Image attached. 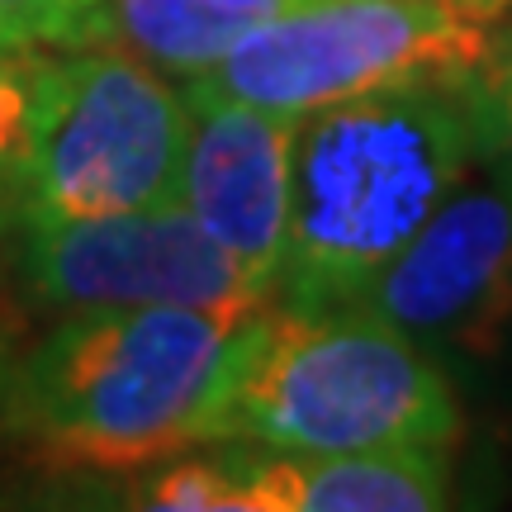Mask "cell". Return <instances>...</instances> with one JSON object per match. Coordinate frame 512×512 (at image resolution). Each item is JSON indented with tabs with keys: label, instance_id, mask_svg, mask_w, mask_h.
Instances as JSON below:
<instances>
[{
	"label": "cell",
	"instance_id": "277c9868",
	"mask_svg": "<svg viewBox=\"0 0 512 512\" xmlns=\"http://www.w3.org/2000/svg\"><path fill=\"white\" fill-rule=\"evenodd\" d=\"M185 138L190 105L162 67L119 43L53 48L15 223L105 219L176 200Z\"/></svg>",
	"mask_w": 512,
	"mask_h": 512
},
{
	"label": "cell",
	"instance_id": "7c38bea8",
	"mask_svg": "<svg viewBox=\"0 0 512 512\" xmlns=\"http://www.w3.org/2000/svg\"><path fill=\"white\" fill-rule=\"evenodd\" d=\"M53 48L29 43H0V233L19 219V190L29 171V143H34V105L38 81Z\"/></svg>",
	"mask_w": 512,
	"mask_h": 512
},
{
	"label": "cell",
	"instance_id": "52a82bcc",
	"mask_svg": "<svg viewBox=\"0 0 512 512\" xmlns=\"http://www.w3.org/2000/svg\"><path fill=\"white\" fill-rule=\"evenodd\" d=\"M351 304L441 366L494 356L512 332V195L479 166Z\"/></svg>",
	"mask_w": 512,
	"mask_h": 512
},
{
	"label": "cell",
	"instance_id": "4fadbf2b",
	"mask_svg": "<svg viewBox=\"0 0 512 512\" xmlns=\"http://www.w3.org/2000/svg\"><path fill=\"white\" fill-rule=\"evenodd\" d=\"M475 119L479 166L512 195V29H489V53L460 76Z\"/></svg>",
	"mask_w": 512,
	"mask_h": 512
},
{
	"label": "cell",
	"instance_id": "5b68a950",
	"mask_svg": "<svg viewBox=\"0 0 512 512\" xmlns=\"http://www.w3.org/2000/svg\"><path fill=\"white\" fill-rule=\"evenodd\" d=\"M484 53L489 29L451 0H294L185 86L304 119L389 86L460 81Z\"/></svg>",
	"mask_w": 512,
	"mask_h": 512
},
{
	"label": "cell",
	"instance_id": "5bb4252c",
	"mask_svg": "<svg viewBox=\"0 0 512 512\" xmlns=\"http://www.w3.org/2000/svg\"><path fill=\"white\" fill-rule=\"evenodd\" d=\"M0 43H29V48L105 43V0H0Z\"/></svg>",
	"mask_w": 512,
	"mask_h": 512
},
{
	"label": "cell",
	"instance_id": "9c48e42d",
	"mask_svg": "<svg viewBox=\"0 0 512 512\" xmlns=\"http://www.w3.org/2000/svg\"><path fill=\"white\" fill-rule=\"evenodd\" d=\"M247 484L252 512H437L451 508L456 446L375 451H261L219 441Z\"/></svg>",
	"mask_w": 512,
	"mask_h": 512
},
{
	"label": "cell",
	"instance_id": "30bf717a",
	"mask_svg": "<svg viewBox=\"0 0 512 512\" xmlns=\"http://www.w3.org/2000/svg\"><path fill=\"white\" fill-rule=\"evenodd\" d=\"M247 29L209 0H105V43L147 57L171 81L209 72Z\"/></svg>",
	"mask_w": 512,
	"mask_h": 512
},
{
	"label": "cell",
	"instance_id": "2e32d148",
	"mask_svg": "<svg viewBox=\"0 0 512 512\" xmlns=\"http://www.w3.org/2000/svg\"><path fill=\"white\" fill-rule=\"evenodd\" d=\"M456 5V15H465L470 24H484V29H494L498 19L512 15V0H451Z\"/></svg>",
	"mask_w": 512,
	"mask_h": 512
},
{
	"label": "cell",
	"instance_id": "ba28073f",
	"mask_svg": "<svg viewBox=\"0 0 512 512\" xmlns=\"http://www.w3.org/2000/svg\"><path fill=\"white\" fill-rule=\"evenodd\" d=\"M190 138L176 200L209 238L275 299V271L290 233L299 119L185 86Z\"/></svg>",
	"mask_w": 512,
	"mask_h": 512
},
{
	"label": "cell",
	"instance_id": "e0dca14e",
	"mask_svg": "<svg viewBox=\"0 0 512 512\" xmlns=\"http://www.w3.org/2000/svg\"><path fill=\"white\" fill-rule=\"evenodd\" d=\"M10 366H15V347H10V332H5V323H0V389H5Z\"/></svg>",
	"mask_w": 512,
	"mask_h": 512
},
{
	"label": "cell",
	"instance_id": "3957f363",
	"mask_svg": "<svg viewBox=\"0 0 512 512\" xmlns=\"http://www.w3.org/2000/svg\"><path fill=\"white\" fill-rule=\"evenodd\" d=\"M460 432L465 413L446 366L361 304H266L219 418V441L313 456L456 446Z\"/></svg>",
	"mask_w": 512,
	"mask_h": 512
},
{
	"label": "cell",
	"instance_id": "9a60e30c",
	"mask_svg": "<svg viewBox=\"0 0 512 512\" xmlns=\"http://www.w3.org/2000/svg\"><path fill=\"white\" fill-rule=\"evenodd\" d=\"M209 5H219L223 15L242 19V24H261V19L280 15V10H290L294 0H209Z\"/></svg>",
	"mask_w": 512,
	"mask_h": 512
},
{
	"label": "cell",
	"instance_id": "8fae6325",
	"mask_svg": "<svg viewBox=\"0 0 512 512\" xmlns=\"http://www.w3.org/2000/svg\"><path fill=\"white\" fill-rule=\"evenodd\" d=\"M128 503L162 512H252L247 484H242V475L233 470V460L219 441L157 460L152 475L133 489Z\"/></svg>",
	"mask_w": 512,
	"mask_h": 512
},
{
	"label": "cell",
	"instance_id": "7a4b0ae2",
	"mask_svg": "<svg viewBox=\"0 0 512 512\" xmlns=\"http://www.w3.org/2000/svg\"><path fill=\"white\" fill-rule=\"evenodd\" d=\"M479 171L460 81L370 91L299 119L275 304L342 309Z\"/></svg>",
	"mask_w": 512,
	"mask_h": 512
},
{
	"label": "cell",
	"instance_id": "8992f818",
	"mask_svg": "<svg viewBox=\"0 0 512 512\" xmlns=\"http://www.w3.org/2000/svg\"><path fill=\"white\" fill-rule=\"evenodd\" d=\"M5 238L24 294L57 318L95 309L271 299L181 200L105 219L15 223Z\"/></svg>",
	"mask_w": 512,
	"mask_h": 512
},
{
	"label": "cell",
	"instance_id": "6da1fadb",
	"mask_svg": "<svg viewBox=\"0 0 512 512\" xmlns=\"http://www.w3.org/2000/svg\"><path fill=\"white\" fill-rule=\"evenodd\" d=\"M266 304L67 313L15 356L0 427L57 470L105 475L214 446L238 356Z\"/></svg>",
	"mask_w": 512,
	"mask_h": 512
}]
</instances>
